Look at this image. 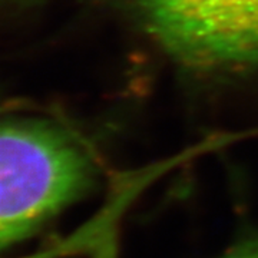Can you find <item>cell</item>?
<instances>
[{"label": "cell", "mask_w": 258, "mask_h": 258, "mask_svg": "<svg viewBox=\"0 0 258 258\" xmlns=\"http://www.w3.org/2000/svg\"><path fill=\"white\" fill-rule=\"evenodd\" d=\"M89 152L45 122H0V252L28 240L95 184Z\"/></svg>", "instance_id": "obj_1"}, {"label": "cell", "mask_w": 258, "mask_h": 258, "mask_svg": "<svg viewBox=\"0 0 258 258\" xmlns=\"http://www.w3.org/2000/svg\"><path fill=\"white\" fill-rule=\"evenodd\" d=\"M169 55L200 69L258 68V0H131Z\"/></svg>", "instance_id": "obj_2"}, {"label": "cell", "mask_w": 258, "mask_h": 258, "mask_svg": "<svg viewBox=\"0 0 258 258\" xmlns=\"http://www.w3.org/2000/svg\"><path fill=\"white\" fill-rule=\"evenodd\" d=\"M221 258H258V240L244 242Z\"/></svg>", "instance_id": "obj_3"}, {"label": "cell", "mask_w": 258, "mask_h": 258, "mask_svg": "<svg viewBox=\"0 0 258 258\" xmlns=\"http://www.w3.org/2000/svg\"><path fill=\"white\" fill-rule=\"evenodd\" d=\"M22 0H0V9H5L8 6H12V5H16Z\"/></svg>", "instance_id": "obj_4"}]
</instances>
